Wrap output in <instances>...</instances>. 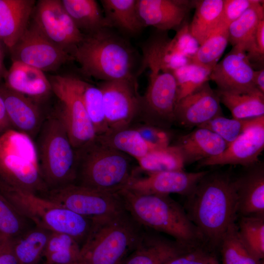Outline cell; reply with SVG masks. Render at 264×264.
Wrapping results in <instances>:
<instances>
[{
  "instance_id": "cell-1",
  "label": "cell",
  "mask_w": 264,
  "mask_h": 264,
  "mask_svg": "<svg viewBox=\"0 0 264 264\" xmlns=\"http://www.w3.org/2000/svg\"><path fill=\"white\" fill-rule=\"evenodd\" d=\"M186 197L184 209L204 242L219 246L238 214L235 177L209 171Z\"/></svg>"
},
{
  "instance_id": "cell-2",
  "label": "cell",
  "mask_w": 264,
  "mask_h": 264,
  "mask_svg": "<svg viewBox=\"0 0 264 264\" xmlns=\"http://www.w3.org/2000/svg\"><path fill=\"white\" fill-rule=\"evenodd\" d=\"M118 194L126 210L142 227L165 233L184 247L204 243L184 207L169 195L140 194L127 189Z\"/></svg>"
},
{
  "instance_id": "cell-3",
  "label": "cell",
  "mask_w": 264,
  "mask_h": 264,
  "mask_svg": "<svg viewBox=\"0 0 264 264\" xmlns=\"http://www.w3.org/2000/svg\"><path fill=\"white\" fill-rule=\"evenodd\" d=\"M104 29L85 35L71 55L85 75L104 81L137 84L133 51L123 40Z\"/></svg>"
},
{
  "instance_id": "cell-4",
  "label": "cell",
  "mask_w": 264,
  "mask_h": 264,
  "mask_svg": "<svg viewBox=\"0 0 264 264\" xmlns=\"http://www.w3.org/2000/svg\"><path fill=\"white\" fill-rule=\"evenodd\" d=\"M92 220L81 246L79 263L83 264H121L145 231L126 209Z\"/></svg>"
},
{
  "instance_id": "cell-5",
  "label": "cell",
  "mask_w": 264,
  "mask_h": 264,
  "mask_svg": "<svg viewBox=\"0 0 264 264\" xmlns=\"http://www.w3.org/2000/svg\"><path fill=\"white\" fill-rule=\"evenodd\" d=\"M76 154V185L117 194L136 176L132 157L103 144L97 137Z\"/></svg>"
},
{
  "instance_id": "cell-6",
  "label": "cell",
  "mask_w": 264,
  "mask_h": 264,
  "mask_svg": "<svg viewBox=\"0 0 264 264\" xmlns=\"http://www.w3.org/2000/svg\"><path fill=\"white\" fill-rule=\"evenodd\" d=\"M0 184L44 197L36 143L29 135L9 129L0 135Z\"/></svg>"
},
{
  "instance_id": "cell-7",
  "label": "cell",
  "mask_w": 264,
  "mask_h": 264,
  "mask_svg": "<svg viewBox=\"0 0 264 264\" xmlns=\"http://www.w3.org/2000/svg\"><path fill=\"white\" fill-rule=\"evenodd\" d=\"M0 191L14 208L34 225L51 232L69 235L81 246L86 240L91 228V219L45 197L21 190L0 184Z\"/></svg>"
},
{
  "instance_id": "cell-8",
  "label": "cell",
  "mask_w": 264,
  "mask_h": 264,
  "mask_svg": "<svg viewBox=\"0 0 264 264\" xmlns=\"http://www.w3.org/2000/svg\"><path fill=\"white\" fill-rule=\"evenodd\" d=\"M36 144L43 179L48 191L74 184L76 154L66 130L56 115L44 121Z\"/></svg>"
},
{
  "instance_id": "cell-9",
  "label": "cell",
  "mask_w": 264,
  "mask_h": 264,
  "mask_svg": "<svg viewBox=\"0 0 264 264\" xmlns=\"http://www.w3.org/2000/svg\"><path fill=\"white\" fill-rule=\"evenodd\" d=\"M49 80L52 92L60 103L56 115L64 125L73 147L78 150L97 137L81 96V80L73 76L55 75Z\"/></svg>"
},
{
  "instance_id": "cell-10",
  "label": "cell",
  "mask_w": 264,
  "mask_h": 264,
  "mask_svg": "<svg viewBox=\"0 0 264 264\" xmlns=\"http://www.w3.org/2000/svg\"><path fill=\"white\" fill-rule=\"evenodd\" d=\"M149 85L141 96L139 116L145 123L168 130L175 121L177 86L173 71L149 66Z\"/></svg>"
},
{
  "instance_id": "cell-11",
  "label": "cell",
  "mask_w": 264,
  "mask_h": 264,
  "mask_svg": "<svg viewBox=\"0 0 264 264\" xmlns=\"http://www.w3.org/2000/svg\"><path fill=\"white\" fill-rule=\"evenodd\" d=\"M44 197L91 219L113 215L126 209L118 193L102 192L75 184L49 190Z\"/></svg>"
},
{
  "instance_id": "cell-12",
  "label": "cell",
  "mask_w": 264,
  "mask_h": 264,
  "mask_svg": "<svg viewBox=\"0 0 264 264\" xmlns=\"http://www.w3.org/2000/svg\"><path fill=\"white\" fill-rule=\"evenodd\" d=\"M12 61H18L43 71H54L72 56L47 38L34 22L10 49Z\"/></svg>"
},
{
  "instance_id": "cell-13",
  "label": "cell",
  "mask_w": 264,
  "mask_h": 264,
  "mask_svg": "<svg viewBox=\"0 0 264 264\" xmlns=\"http://www.w3.org/2000/svg\"><path fill=\"white\" fill-rule=\"evenodd\" d=\"M34 22L49 40L71 53L85 35L78 28L61 0H41L34 8Z\"/></svg>"
},
{
  "instance_id": "cell-14",
  "label": "cell",
  "mask_w": 264,
  "mask_h": 264,
  "mask_svg": "<svg viewBox=\"0 0 264 264\" xmlns=\"http://www.w3.org/2000/svg\"><path fill=\"white\" fill-rule=\"evenodd\" d=\"M137 86L125 81H104L99 85L110 131L129 127L139 116L141 96Z\"/></svg>"
},
{
  "instance_id": "cell-15",
  "label": "cell",
  "mask_w": 264,
  "mask_h": 264,
  "mask_svg": "<svg viewBox=\"0 0 264 264\" xmlns=\"http://www.w3.org/2000/svg\"><path fill=\"white\" fill-rule=\"evenodd\" d=\"M255 70L245 50L235 45L213 68L209 79L218 90L233 93H247L258 89L254 84Z\"/></svg>"
},
{
  "instance_id": "cell-16",
  "label": "cell",
  "mask_w": 264,
  "mask_h": 264,
  "mask_svg": "<svg viewBox=\"0 0 264 264\" xmlns=\"http://www.w3.org/2000/svg\"><path fill=\"white\" fill-rule=\"evenodd\" d=\"M264 149V115L257 120L220 155L202 160L199 166L241 165L249 167L259 162Z\"/></svg>"
},
{
  "instance_id": "cell-17",
  "label": "cell",
  "mask_w": 264,
  "mask_h": 264,
  "mask_svg": "<svg viewBox=\"0 0 264 264\" xmlns=\"http://www.w3.org/2000/svg\"><path fill=\"white\" fill-rule=\"evenodd\" d=\"M222 115L216 90L209 81L180 99L175 110V121L188 128L198 127L212 118Z\"/></svg>"
},
{
  "instance_id": "cell-18",
  "label": "cell",
  "mask_w": 264,
  "mask_h": 264,
  "mask_svg": "<svg viewBox=\"0 0 264 264\" xmlns=\"http://www.w3.org/2000/svg\"><path fill=\"white\" fill-rule=\"evenodd\" d=\"M208 172L179 170L147 173L143 177L136 176L125 189L140 194L169 195L175 193L187 196Z\"/></svg>"
},
{
  "instance_id": "cell-19",
  "label": "cell",
  "mask_w": 264,
  "mask_h": 264,
  "mask_svg": "<svg viewBox=\"0 0 264 264\" xmlns=\"http://www.w3.org/2000/svg\"><path fill=\"white\" fill-rule=\"evenodd\" d=\"M138 12L145 26L164 31L181 25L194 1L137 0Z\"/></svg>"
},
{
  "instance_id": "cell-20",
  "label": "cell",
  "mask_w": 264,
  "mask_h": 264,
  "mask_svg": "<svg viewBox=\"0 0 264 264\" xmlns=\"http://www.w3.org/2000/svg\"><path fill=\"white\" fill-rule=\"evenodd\" d=\"M7 116L12 129L24 133L33 139L44 122L37 103L22 94L0 86Z\"/></svg>"
},
{
  "instance_id": "cell-21",
  "label": "cell",
  "mask_w": 264,
  "mask_h": 264,
  "mask_svg": "<svg viewBox=\"0 0 264 264\" xmlns=\"http://www.w3.org/2000/svg\"><path fill=\"white\" fill-rule=\"evenodd\" d=\"M4 86L36 102L47 97L52 92L49 79L44 71L18 61L12 64L4 75Z\"/></svg>"
},
{
  "instance_id": "cell-22",
  "label": "cell",
  "mask_w": 264,
  "mask_h": 264,
  "mask_svg": "<svg viewBox=\"0 0 264 264\" xmlns=\"http://www.w3.org/2000/svg\"><path fill=\"white\" fill-rule=\"evenodd\" d=\"M247 168L242 175L235 177L238 214L242 216H264V166L258 162Z\"/></svg>"
},
{
  "instance_id": "cell-23",
  "label": "cell",
  "mask_w": 264,
  "mask_h": 264,
  "mask_svg": "<svg viewBox=\"0 0 264 264\" xmlns=\"http://www.w3.org/2000/svg\"><path fill=\"white\" fill-rule=\"evenodd\" d=\"M196 128L180 136L175 144L181 154L185 165L219 155L228 146L214 132L205 128Z\"/></svg>"
},
{
  "instance_id": "cell-24",
  "label": "cell",
  "mask_w": 264,
  "mask_h": 264,
  "mask_svg": "<svg viewBox=\"0 0 264 264\" xmlns=\"http://www.w3.org/2000/svg\"><path fill=\"white\" fill-rule=\"evenodd\" d=\"M35 4L33 0H0V39L9 49L27 28Z\"/></svg>"
},
{
  "instance_id": "cell-25",
  "label": "cell",
  "mask_w": 264,
  "mask_h": 264,
  "mask_svg": "<svg viewBox=\"0 0 264 264\" xmlns=\"http://www.w3.org/2000/svg\"><path fill=\"white\" fill-rule=\"evenodd\" d=\"M186 247L146 231L121 264H165Z\"/></svg>"
},
{
  "instance_id": "cell-26",
  "label": "cell",
  "mask_w": 264,
  "mask_h": 264,
  "mask_svg": "<svg viewBox=\"0 0 264 264\" xmlns=\"http://www.w3.org/2000/svg\"><path fill=\"white\" fill-rule=\"evenodd\" d=\"M263 3L259 0L228 27L229 42L243 48L250 61L256 60L254 37L259 22L264 20Z\"/></svg>"
},
{
  "instance_id": "cell-27",
  "label": "cell",
  "mask_w": 264,
  "mask_h": 264,
  "mask_svg": "<svg viewBox=\"0 0 264 264\" xmlns=\"http://www.w3.org/2000/svg\"><path fill=\"white\" fill-rule=\"evenodd\" d=\"M195 11L189 29L199 45L221 24L223 0L194 1Z\"/></svg>"
},
{
  "instance_id": "cell-28",
  "label": "cell",
  "mask_w": 264,
  "mask_h": 264,
  "mask_svg": "<svg viewBox=\"0 0 264 264\" xmlns=\"http://www.w3.org/2000/svg\"><path fill=\"white\" fill-rule=\"evenodd\" d=\"M62 3L78 28L88 34L111 27L94 0H62Z\"/></svg>"
},
{
  "instance_id": "cell-29",
  "label": "cell",
  "mask_w": 264,
  "mask_h": 264,
  "mask_svg": "<svg viewBox=\"0 0 264 264\" xmlns=\"http://www.w3.org/2000/svg\"><path fill=\"white\" fill-rule=\"evenodd\" d=\"M101 2L111 27L130 34L138 33L144 27L138 12L137 0H102Z\"/></svg>"
},
{
  "instance_id": "cell-30",
  "label": "cell",
  "mask_w": 264,
  "mask_h": 264,
  "mask_svg": "<svg viewBox=\"0 0 264 264\" xmlns=\"http://www.w3.org/2000/svg\"><path fill=\"white\" fill-rule=\"evenodd\" d=\"M51 232L33 225L13 239L14 251L19 264H39Z\"/></svg>"
},
{
  "instance_id": "cell-31",
  "label": "cell",
  "mask_w": 264,
  "mask_h": 264,
  "mask_svg": "<svg viewBox=\"0 0 264 264\" xmlns=\"http://www.w3.org/2000/svg\"><path fill=\"white\" fill-rule=\"evenodd\" d=\"M216 91L220 103L229 109L233 118L246 119L264 115V93L258 89L247 93Z\"/></svg>"
},
{
  "instance_id": "cell-32",
  "label": "cell",
  "mask_w": 264,
  "mask_h": 264,
  "mask_svg": "<svg viewBox=\"0 0 264 264\" xmlns=\"http://www.w3.org/2000/svg\"><path fill=\"white\" fill-rule=\"evenodd\" d=\"M103 144L124 153L135 159L143 157L156 147L145 141L137 131L132 126L111 131L97 136Z\"/></svg>"
},
{
  "instance_id": "cell-33",
  "label": "cell",
  "mask_w": 264,
  "mask_h": 264,
  "mask_svg": "<svg viewBox=\"0 0 264 264\" xmlns=\"http://www.w3.org/2000/svg\"><path fill=\"white\" fill-rule=\"evenodd\" d=\"M136 161L139 169L147 173L184 170L185 166L180 152L175 145L155 148Z\"/></svg>"
},
{
  "instance_id": "cell-34",
  "label": "cell",
  "mask_w": 264,
  "mask_h": 264,
  "mask_svg": "<svg viewBox=\"0 0 264 264\" xmlns=\"http://www.w3.org/2000/svg\"><path fill=\"white\" fill-rule=\"evenodd\" d=\"M219 246L222 264H264L249 251L240 236L235 222L231 224L224 233Z\"/></svg>"
},
{
  "instance_id": "cell-35",
  "label": "cell",
  "mask_w": 264,
  "mask_h": 264,
  "mask_svg": "<svg viewBox=\"0 0 264 264\" xmlns=\"http://www.w3.org/2000/svg\"><path fill=\"white\" fill-rule=\"evenodd\" d=\"M80 85L82 100L96 136L108 133L110 129L105 116L101 89L82 80Z\"/></svg>"
},
{
  "instance_id": "cell-36",
  "label": "cell",
  "mask_w": 264,
  "mask_h": 264,
  "mask_svg": "<svg viewBox=\"0 0 264 264\" xmlns=\"http://www.w3.org/2000/svg\"><path fill=\"white\" fill-rule=\"evenodd\" d=\"M228 41V27L221 26L200 45L191 63L213 68L222 56Z\"/></svg>"
},
{
  "instance_id": "cell-37",
  "label": "cell",
  "mask_w": 264,
  "mask_h": 264,
  "mask_svg": "<svg viewBox=\"0 0 264 264\" xmlns=\"http://www.w3.org/2000/svg\"><path fill=\"white\" fill-rule=\"evenodd\" d=\"M237 226L249 251L256 259L261 261L264 257V215L242 216Z\"/></svg>"
},
{
  "instance_id": "cell-38",
  "label": "cell",
  "mask_w": 264,
  "mask_h": 264,
  "mask_svg": "<svg viewBox=\"0 0 264 264\" xmlns=\"http://www.w3.org/2000/svg\"><path fill=\"white\" fill-rule=\"evenodd\" d=\"M212 68L190 63L173 71L177 86V101L209 81Z\"/></svg>"
},
{
  "instance_id": "cell-39",
  "label": "cell",
  "mask_w": 264,
  "mask_h": 264,
  "mask_svg": "<svg viewBox=\"0 0 264 264\" xmlns=\"http://www.w3.org/2000/svg\"><path fill=\"white\" fill-rule=\"evenodd\" d=\"M33 225L14 208L0 191V234L15 239Z\"/></svg>"
},
{
  "instance_id": "cell-40",
  "label": "cell",
  "mask_w": 264,
  "mask_h": 264,
  "mask_svg": "<svg viewBox=\"0 0 264 264\" xmlns=\"http://www.w3.org/2000/svg\"><path fill=\"white\" fill-rule=\"evenodd\" d=\"M258 117L239 119L215 117L198 127L210 130L220 136L228 145L251 126Z\"/></svg>"
},
{
  "instance_id": "cell-41",
  "label": "cell",
  "mask_w": 264,
  "mask_h": 264,
  "mask_svg": "<svg viewBox=\"0 0 264 264\" xmlns=\"http://www.w3.org/2000/svg\"><path fill=\"white\" fill-rule=\"evenodd\" d=\"M181 25L175 37L169 40V45L175 53L190 60L199 45L191 35L189 24L183 23Z\"/></svg>"
},
{
  "instance_id": "cell-42",
  "label": "cell",
  "mask_w": 264,
  "mask_h": 264,
  "mask_svg": "<svg viewBox=\"0 0 264 264\" xmlns=\"http://www.w3.org/2000/svg\"><path fill=\"white\" fill-rule=\"evenodd\" d=\"M202 245L185 248L165 264H208L213 256Z\"/></svg>"
},
{
  "instance_id": "cell-43",
  "label": "cell",
  "mask_w": 264,
  "mask_h": 264,
  "mask_svg": "<svg viewBox=\"0 0 264 264\" xmlns=\"http://www.w3.org/2000/svg\"><path fill=\"white\" fill-rule=\"evenodd\" d=\"M133 127L145 141L153 146L164 147L170 145L172 134L168 130L146 123Z\"/></svg>"
},
{
  "instance_id": "cell-44",
  "label": "cell",
  "mask_w": 264,
  "mask_h": 264,
  "mask_svg": "<svg viewBox=\"0 0 264 264\" xmlns=\"http://www.w3.org/2000/svg\"><path fill=\"white\" fill-rule=\"evenodd\" d=\"M258 0H223L221 24L228 27Z\"/></svg>"
},
{
  "instance_id": "cell-45",
  "label": "cell",
  "mask_w": 264,
  "mask_h": 264,
  "mask_svg": "<svg viewBox=\"0 0 264 264\" xmlns=\"http://www.w3.org/2000/svg\"><path fill=\"white\" fill-rule=\"evenodd\" d=\"M79 247H81L80 244L71 236L63 233L51 232L43 258L55 251Z\"/></svg>"
},
{
  "instance_id": "cell-46",
  "label": "cell",
  "mask_w": 264,
  "mask_h": 264,
  "mask_svg": "<svg viewBox=\"0 0 264 264\" xmlns=\"http://www.w3.org/2000/svg\"><path fill=\"white\" fill-rule=\"evenodd\" d=\"M81 247L63 249L51 253L44 258L42 264H76L79 263Z\"/></svg>"
},
{
  "instance_id": "cell-47",
  "label": "cell",
  "mask_w": 264,
  "mask_h": 264,
  "mask_svg": "<svg viewBox=\"0 0 264 264\" xmlns=\"http://www.w3.org/2000/svg\"><path fill=\"white\" fill-rule=\"evenodd\" d=\"M0 264H19L13 248V239L0 234Z\"/></svg>"
},
{
  "instance_id": "cell-48",
  "label": "cell",
  "mask_w": 264,
  "mask_h": 264,
  "mask_svg": "<svg viewBox=\"0 0 264 264\" xmlns=\"http://www.w3.org/2000/svg\"><path fill=\"white\" fill-rule=\"evenodd\" d=\"M256 60L263 61L264 57V20L259 23L254 37Z\"/></svg>"
},
{
  "instance_id": "cell-49",
  "label": "cell",
  "mask_w": 264,
  "mask_h": 264,
  "mask_svg": "<svg viewBox=\"0 0 264 264\" xmlns=\"http://www.w3.org/2000/svg\"><path fill=\"white\" fill-rule=\"evenodd\" d=\"M12 129L9 121L3 98L0 94V132Z\"/></svg>"
},
{
  "instance_id": "cell-50",
  "label": "cell",
  "mask_w": 264,
  "mask_h": 264,
  "mask_svg": "<svg viewBox=\"0 0 264 264\" xmlns=\"http://www.w3.org/2000/svg\"><path fill=\"white\" fill-rule=\"evenodd\" d=\"M254 82L256 88L264 93V69L255 70Z\"/></svg>"
},
{
  "instance_id": "cell-51",
  "label": "cell",
  "mask_w": 264,
  "mask_h": 264,
  "mask_svg": "<svg viewBox=\"0 0 264 264\" xmlns=\"http://www.w3.org/2000/svg\"><path fill=\"white\" fill-rule=\"evenodd\" d=\"M6 71H4L2 64L1 53L0 51V78L1 76L4 77V75Z\"/></svg>"
},
{
  "instance_id": "cell-52",
  "label": "cell",
  "mask_w": 264,
  "mask_h": 264,
  "mask_svg": "<svg viewBox=\"0 0 264 264\" xmlns=\"http://www.w3.org/2000/svg\"><path fill=\"white\" fill-rule=\"evenodd\" d=\"M208 264H220L218 262L217 259L214 256H213L212 258L211 259V260H210V261L209 262V263H208Z\"/></svg>"
},
{
  "instance_id": "cell-53",
  "label": "cell",
  "mask_w": 264,
  "mask_h": 264,
  "mask_svg": "<svg viewBox=\"0 0 264 264\" xmlns=\"http://www.w3.org/2000/svg\"><path fill=\"white\" fill-rule=\"evenodd\" d=\"M81 264V263H77V264Z\"/></svg>"
},
{
  "instance_id": "cell-54",
  "label": "cell",
  "mask_w": 264,
  "mask_h": 264,
  "mask_svg": "<svg viewBox=\"0 0 264 264\" xmlns=\"http://www.w3.org/2000/svg\"><path fill=\"white\" fill-rule=\"evenodd\" d=\"M1 133H2V132H0V135L1 134Z\"/></svg>"
}]
</instances>
